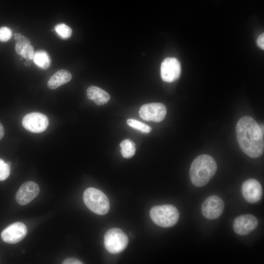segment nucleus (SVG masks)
Here are the masks:
<instances>
[{
	"mask_svg": "<svg viewBox=\"0 0 264 264\" xmlns=\"http://www.w3.org/2000/svg\"><path fill=\"white\" fill-rule=\"evenodd\" d=\"M72 75L66 69H61L56 72L49 79L47 85L49 88L54 89L70 81Z\"/></svg>",
	"mask_w": 264,
	"mask_h": 264,
	"instance_id": "16",
	"label": "nucleus"
},
{
	"mask_svg": "<svg viewBox=\"0 0 264 264\" xmlns=\"http://www.w3.org/2000/svg\"><path fill=\"white\" fill-rule=\"evenodd\" d=\"M121 154L126 158L132 157L135 152V144L131 139H127L123 140L120 144Z\"/></svg>",
	"mask_w": 264,
	"mask_h": 264,
	"instance_id": "18",
	"label": "nucleus"
},
{
	"mask_svg": "<svg viewBox=\"0 0 264 264\" xmlns=\"http://www.w3.org/2000/svg\"><path fill=\"white\" fill-rule=\"evenodd\" d=\"M22 125L25 129L31 132L41 133L46 129L48 120L46 116L44 114L31 112L23 117Z\"/></svg>",
	"mask_w": 264,
	"mask_h": 264,
	"instance_id": "7",
	"label": "nucleus"
},
{
	"mask_svg": "<svg viewBox=\"0 0 264 264\" xmlns=\"http://www.w3.org/2000/svg\"><path fill=\"white\" fill-rule=\"evenodd\" d=\"M12 33L11 29L7 27H0V42H5L10 40Z\"/></svg>",
	"mask_w": 264,
	"mask_h": 264,
	"instance_id": "22",
	"label": "nucleus"
},
{
	"mask_svg": "<svg viewBox=\"0 0 264 264\" xmlns=\"http://www.w3.org/2000/svg\"><path fill=\"white\" fill-rule=\"evenodd\" d=\"M217 165L215 159L208 154H201L192 162L190 169L192 183L196 187L205 185L215 175Z\"/></svg>",
	"mask_w": 264,
	"mask_h": 264,
	"instance_id": "2",
	"label": "nucleus"
},
{
	"mask_svg": "<svg viewBox=\"0 0 264 264\" xmlns=\"http://www.w3.org/2000/svg\"><path fill=\"white\" fill-rule=\"evenodd\" d=\"M83 200L86 206L97 215H105L110 210L108 197L98 189L89 187L86 189L83 194Z\"/></svg>",
	"mask_w": 264,
	"mask_h": 264,
	"instance_id": "4",
	"label": "nucleus"
},
{
	"mask_svg": "<svg viewBox=\"0 0 264 264\" xmlns=\"http://www.w3.org/2000/svg\"><path fill=\"white\" fill-rule=\"evenodd\" d=\"M40 192V187L34 181H28L23 183L16 194V199L21 205H25L34 199Z\"/></svg>",
	"mask_w": 264,
	"mask_h": 264,
	"instance_id": "12",
	"label": "nucleus"
},
{
	"mask_svg": "<svg viewBox=\"0 0 264 264\" xmlns=\"http://www.w3.org/2000/svg\"><path fill=\"white\" fill-rule=\"evenodd\" d=\"M242 194L247 202L251 203L257 202L262 198V185L256 179L251 178L246 180L242 186Z\"/></svg>",
	"mask_w": 264,
	"mask_h": 264,
	"instance_id": "11",
	"label": "nucleus"
},
{
	"mask_svg": "<svg viewBox=\"0 0 264 264\" xmlns=\"http://www.w3.org/2000/svg\"><path fill=\"white\" fill-rule=\"evenodd\" d=\"M10 173V167L9 163L5 162L0 158V181L6 179Z\"/></svg>",
	"mask_w": 264,
	"mask_h": 264,
	"instance_id": "21",
	"label": "nucleus"
},
{
	"mask_svg": "<svg viewBox=\"0 0 264 264\" xmlns=\"http://www.w3.org/2000/svg\"><path fill=\"white\" fill-rule=\"evenodd\" d=\"M128 242L127 235L118 228H111L104 235L105 247L111 254H118L122 252L127 246Z\"/></svg>",
	"mask_w": 264,
	"mask_h": 264,
	"instance_id": "5",
	"label": "nucleus"
},
{
	"mask_svg": "<svg viewBox=\"0 0 264 264\" xmlns=\"http://www.w3.org/2000/svg\"><path fill=\"white\" fill-rule=\"evenodd\" d=\"M24 65L26 66H30L31 65V60H26L24 63Z\"/></svg>",
	"mask_w": 264,
	"mask_h": 264,
	"instance_id": "26",
	"label": "nucleus"
},
{
	"mask_svg": "<svg viewBox=\"0 0 264 264\" xmlns=\"http://www.w3.org/2000/svg\"><path fill=\"white\" fill-rule=\"evenodd\" d=\"M87 96L88 99L93 101L99 106L106 104L110 99V95L106 91L93 86L88 88Z\"/></svg>",
	"mask_w": 264,
	"mask_h": 264,
	"instance_id": "15",
	"label": "nucleus"
},
{
	"mask_svg": "<svg viewBox=\"0 0 264 264\" xmlns=\"http://www.w3.org/2000/svg\"><path fill=\"white\" fill-rule=\"evenodd\" d=\"M22 36H23V35L21 34V33H16L14 34V39L16 41L20 39Z\"/></svg>",
	"mask_w": 264,
	"mask_h": 264,
	"instance_id": "27",
	"label": "nucleus"
},
{
	"mask_svg": "<svg viewBox=\"0 0 264 264\" xmlns=\"http://www.w3.org/2000/svg\"><path fill=\"white\" fill-rule=\"evenodd\" d=\"M4 135V129L2 125L0 123V140L3 137Z\"/></svg>",
	"mask_w": 264,
	"mask_h": 264,
	"instance_id": "25",
	"label": "nucleus"
},
{
	"mask_svg": "<svg viewBox=\"0 0 264 264\" xmlns=\"http://www.w3.org/2000/svg\"><path fill=\"white\" fill-rule=\"evenodd\" d=\"M15 50L21 57L26 60L33 59L34 54V47L27 37L23 36L16 40Z\"/></svg>",
	"mask_w": 264,
	"mask_h": 264,
	"instance_id": "14",
	"label": "nucleus"
},
{
	"mask_svg": "<svg viewBox=\"0 0 264 264\" xmlns=\"http://www.w3.org/2000/svg\"><path fill=\"white\" fill-rule=\"evenodd\" d=\"M153 221L162 227H170L178 220L179 213L177 209L171 204H164L153 207L150 211Z\"/></svg>",
	"mask_w": 264,
	"mask_h": 264,
	"instance_id": "3",
	"label": "nucleus"
},
{
	"mask_svg": "<svg viewBox=\"0 0 264 264\" xmlns=\"http://www.w3.org/2000/svg\"><path fill=\"white\" fill-rule=\"evenodd\" d=\"M27 228L21 222L12 223L1 232L2 240L8 243H16L22 241L26 236Z\"/></svg>",
	"mask_w": 264,
	"mask_h": 264,
	"instance_id": "10",
	"label": "nucleus"
},
{
	"mask_svg": "<svg viewBox=\"0 0 264 264\" xmlns=\"http://www.w3.org/2000/svg\"><path fill=\"white\" fill-rule=\"evenodd\" d=\"M33 60L38 66L43 69H47L51 64L50 57L44 50L36 51L34 54Z\"/></svg>",
	"mask_w": 264,
	"mask_h": 264,
	"instance_id": "17",
	"label": "nucleus"
},
{
	"mask_svg": "<svg viewBox=\"0 0 264 264\" xmlns=\"http://www.w3.org/2000/svg\"><path fill=\"white\" fill-rule=\"evenodd\" d=\"M257 44L261 49H264V34H260L257 39Z\"/></svg>",
	"mask_w": 264,
	"mask_h": 264,
	"instance_id": "23",
	"label": "nucleus"
},
{
	"mask_svg": "<svg viewBox=\"0 0 264 264\" xmlns=\"http://www.w3.org/2000/svg\"><path fill=\"white\" fill-rule=\"evenodd\" d=\"M54 29L58 37L63 40H66L70 37L72 35V29L64 23L57 24Z\"/></svg>",
	"mask_w": 264,
	"mask_h": 264,
	"instance_id": "19",
	"label": "nucleus"
},
{
	"mask_svg": "<svg viewBox=\"0 0 264 264\" xmlns=\"http://www.w3.org/2000/svg\"><path fill=\"white\" fill-rule=\"evenodd\" d=\"M127 123L129 126L142 132L149 133L152 131L150 126L137 120L129 119L127 120Z\"/></svg>",
	"mask_w": 264,
	"mask_h": 264,
	"instance_id": "20",
	"label": "nucleus"
},
{
	"mask_svg": "<svg viewBox=\"0 0 264 264\" xmlns=\"http://www.w3.org/2000/svg\"><path fill=\"white\" fill-rule=\"evenodd\" d=\"M237 141L242 151L251 158H258L264 151V126L249 116L240 118L236 126Z\"/></svg>",
	"mask_w": 264,
	"mask_h": 264,
	"instance_id": "1",
	"label": "nucleus"
},
{
	"mask_svg": "<svg viewBox=\"0 0 264 264\" xmlns=\"http://www.w3.org/2000/svg\"><path fill=\"white\" fill-rule=\"evenodd\" d=\"M258 224L257 219L251 214H245L237 217L234 220L233 229L240 235H246L256 228Z\"/></svg>",
	"mask_w": 264,
	"mask_h": 264,
	"instance_id": "13",
	"label": "nucleus"
},
{
	"mask_svg": "<svg viewBox=\"0 0 264 264\" xmlns=\"http://www.w3.org/2000/svg\"><path fill=\"white\" fill-rule=\"evenodd\" d=\"M166 113V107L160 103L144 104L140 107L139 111V115L142 119L155 122L162 121Z\"/></svg>",
	"mask_w": 264,
	"mask_h": 264,
	"instance_id": "6",
	"label": "nucleus"
},
{
	"mask_svg": "<svg viewBox=\"0 0 264 264\" xmlns=\"http://www.w3.org/2000/svg\"><path fill=\"white\" fill-rule=\"evenodd\" d=\"M62 264H83V263L77 259H75V258H67L65 260H64L63 261V262L62 263Z\"/></svg>",
	"mask_w": 264,
	"mask_h": 264,
	"instance_id": "24",
	"label": "nucleus"
},
{
	"mask_svg": "<svg viewBox=\"0 0 264 264\" xmlns=\"http://www.w3.org/2000/svg\"><path fill=\"white\" fill-rule=\"evenodd\" d=\"M224 209V202L219 196L213 195L207 198L202 204L201 212L209 220L219 218Z\"/></svg>",
	"mask_w": 264,
	"mask_h": 264,
	"instance_id": "8",
	"label": "nucleus"
},
{
	"mask_svg": "<svg viewBox=\"0 0 264 264\" xmlns=\"http://www.w3.org/2000/svg\"><path fill=\"white\" fill-rule=\"evenodd\" d=\"M181 73V66L178 60L173 57L165 59L161 65L160 74L162 79L168 83L178 79Z\"/></svg>",
	"mask_w": 264,
	"mask_h": 264,
	"instance_id": "9",
	"label": "nucleus"
}]
</instances>
